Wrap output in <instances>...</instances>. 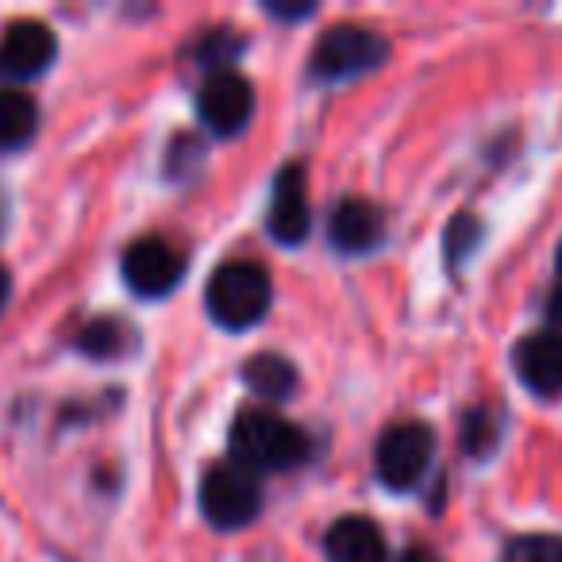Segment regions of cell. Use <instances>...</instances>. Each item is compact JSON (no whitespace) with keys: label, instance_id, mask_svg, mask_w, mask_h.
Returning <instances> with one entry per match:
<instances>
[{"label":"cell","instance_id":"1","mask_svg":"<svg viewBox=\"0 0 562 562\" xmlns=\"http://www.w3.org/2000/svg\"><path fill=\"white\" fill-rule=\"evenodd\" d=\"M232 462L255 470H293L308 459V439L297 424L278 416L273 408H243L227 431Z\"/></svg>","mask_w":562,"mask_h":562},{"label":"cell","instance_id":"2","mask_svg":"<svg viewBox=\"0 0 562 562\" xmlns=\"http://www.w3.org/2000/svg\"><path fill=\"white\" fill-rule=\"evenodd\" d=\"M270 273L258 262H224L209 278L204 305L209 316L227 331H247L270 313Z\"/></svg>","mask_w":562,"mask_h":562},{"label":"cell","instance_id":"3","mask_svg":"<svg viewBox=\"0 0 562 562\" xmlns=\"http://www.w3.org/2000/svg\"><path fill=\"white\" fill-rule=\"evenodd\" d=\"M201 513L212 528L235 531L247 528L262 513V485L258 474L239 462H212L201 477Z\"/></svg>","mask_w":562,"mask_h":562},{"label":"cell","instance_id":"4","mask_svg":"<svg viewBox=\"0 0 562 562\" xmlns=\"http://www.w3.org/2000/svg\"><path fill=\"white\" fill-rule=\"evenodd\" d=\"M385 55H390V43L378 32L355 27V24H336L316 40L308 74H313L316 81H351V78H359V74L382 66Z\"/></svg>","mask_w":562,"mask_h":562},{"label":"cell","instance_id":"5","mask_svg":"<svg viewBox=\"0 0 562 562\" xmlns=\"http://www.w3.org/2000/svg\"><path fill=\"white\" fill-rule=\"evenodd\" d=\"M431 454H436V436H431L428 424H416V420L393 424L378 439V454H374L378 477H382L385 490L405 493L413 485H420V477L428 474Z\"/></svg>","mask_w":562,"mask_h":562},{"label":"cell","instance_id":"6","mask_svg":"<svg viewBox=\"0 0 562 562\" xmlns=\"http://www.w3.org/2000/svg\"><path fill=\"white\" fill-rule=\"evenodd\" d=\"M196 116L220 139H232L255 116V89L243 74L216 70L204 78L201 93H196Z\"/></svg>","mask_w":562,"mask_h":562},{"label":"cell","instance_id":"7","mask_svg":"<svg viewBox=\"0 0 562 562\" xmlns=\"http://www.w3.org/2000/svg\"><path fill=\"white\" fill-rule=\"evenodd\" d=\"M124 281L139 297H166L186 273V258L162 239V235H143L124 250Z\"/></svg>","mask_w":562,"mask_h":562},{"label":"cell","instance_id":"8","mask_svg":"<svg viewBox=\"0 0 562 562\" xmlns=\"http://www.w3.org/2000/svg\"><path fill=\"white\" fill-rule=\"evenodd\" d=\"M58 40L40 20H16L0 35V81H32L50 70Z\"/></svg>","mask_w":562,"mask_h":562},{"label":"cell","instance_id":"9","mask_svg":"<svg viewBox=\"0 0 562 562\" xmlns=\"http://www.w3.org/2000/svg\"><path fill=\"white\" fill-rule=\"evenodd\" d=\"M308 186H305V166L290 162L281 166L273 178V196H270V216L266 227L281 247H297L308 235Z\"/></svg>","mask_w":562,"mask_h":562},{"label":"cell","instance_id":"10","mask_svg":"<svg viewBox=\"0 0 562 562\" xmlns=\"http://www.w3.org/2000/svg\"><path fill=\"white\" fill-rule=\"evenodd\" d=\"M328 239L344 255H367L385 239V216L374 201L344 196L328 216Z\"/></svg>","mask_w":562,"mask_h":562},{"label":"cell","instance_id":"11","mask_svg":"<svg viewBox=\"0 0 562 562\" xmlns=\"http://www.w3.org/2000/svg\"><path fill=\"white\" fill-rule=\"evenodd\" d=\"M516 374L536 397H562V331H539L516 347Z\"/></svg>","mask_w":562,"mask_h":562},{"label":"cell","instance_id":"12","mask_svg":"<svg viewBox=\"0 0 562 562\" xmlns=\"http://www.w3.org/2000/svg\"><path fill=\"white\" fill-rule=\"evenodd\" d=\"M324 554H328V562H385L390 547L370 516H339L324 531Z\"/></svg>","mask_w":562,"mask_h":562},{"label":"cell","instance_id":"13","mask_svg":"<svg viewBox=\"0 0 562 562\" xmlns=\"http://www.w3.org/2000/svg\"><path fill=\"white\" fill-rule=\"evenodd\" d=\"M243 382L255 397L262 401H285L297 393V367H293L285 355H273V351H262V355H250L243 362Z\"/></svg>","mask_w":562,"mask_h":562},{"label":"cell","instance_id":"14","mask_svg":"<svg viewBox=\"0 0 562 562\" xmlns=\"http://www.w3.org/2000/svg\"><path fill=\"white\" fill-rule=\"evenodd\" d=\"M40 127V109L27 93L20 89H0V155L20 150L35 139Z\"/></svg>","mask_w":562,"mask_h":562},{"label":"cell","instance_id":"15","mask_svg":"<svg viewBox=\"0 0 562 562\" xmlns=\"http://www.w3.org/2000/svg\"><path fill=\"white\" fill-rule=\"evenodd\" d=\"M74 344L89 359H120L135 347V328L127 321H116V316H97L78 331Z\"/></svg>","mask_w":562,"mask_h":562},{"label":"cell","instance_id":"16","mask_svg":"<svg viewBox=\"0 0 562 562\" xmlns=\"http://www.w3.org/2000/svg\"><path fill=\"white\" fill-rule=\"evenodd\" d=\"M501 562H562L559 536H520L505 547Z\"/></svg>","mask_w":562,"mask_h":562},{"label":"cell","instance_id":"17","mask_svg":"<svg viewBox=\"0 0 562 562\" xmlns=\"http://www.w3.org/2000/svg\"><path fill=\"white\" fill-rule=\"evenodd\" d=\"M462 447L467 454H490L497 447V420H493L490 408H474L462 420Z\"/></svg>","mask_w":562,"mask_h":562},{"label":"cell","instance_id":"18","mask_svg":"<svg viewBox=\"0 0 562 562\" xmlns=\"http://www.w3.org/2000/svg\"><path fill=\"white\" fill-rule=\"evenodd\" d=\"M477 235H482V224H477L470 212H462V216L451 220V227H447V258H451V266H459L462 258L474 250Z\"/></svg>","mask_w":562,"mask_h":562},{"label":"cell","instance_id":"19","mask_svg":"<svg viewBox=\"0 0 562 562\" xmlns=\"http://www.w3.org/2000/svg\"><path fill=\"white\" fill-rule=\"evenodd\" d=\"M547 316L554 324H562V243H559V255H554V290L551 301H547Z\"/></svg>","mask_w":562,"mask_h":562},{"label":"cell","instance_id":"20","mask_svg":"<svg viewBox=\"0 0 562 562\" xmlns=\"http://www.w3.org/2000/svg\"><path fill=\"white\" fill-rule=\"evenodd\" d=\"M397 562H439V554L431 551V547H424V543H416V547H408L405 554H401Z\"/></svg>","mask_w":562,"mask_h":562},{"label":"cell","instance_id":"21","mask_svg":"<svg viewBox=\"0 0 562 562\" xmlns=\"http://www.w3.org/2000/svg\"><path fill=\"white\" fill-rule=\"evenodd\" d=\"M270 16H285V20H305V16H313V4H301V9H281V4H270Z\"/></svg>","mask_w":562,"mask_h":562},{"label":"cell","instance_id":"22","mask_svg":"<svg viewBox=\"0 0 562 562\" xmlns=\"http://www.w3.org/2000/svg\"><path fill=\"white\" fill-rule=\"evenodd\" d=\"M12 297V278H9V266L0 262V313H4V305H9Z\"/></svg>","mask_w":562,"mask_h":562},{"label":"cell","instance_id":"23","mask_svg":"<svg viewBox=\"0 0 562 562\" xmlns=\"http://www.w3.org/2000/svg\"><path fill=\"white\" fill-rule=\"evenodd\" d=\"M0 232H4V204H0Z\"/></svg>","mask_w":562,"mask_h":562}]
</instances>
